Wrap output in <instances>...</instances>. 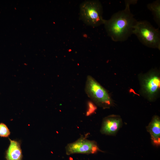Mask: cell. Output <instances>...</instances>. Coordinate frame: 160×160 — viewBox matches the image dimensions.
I'll return each instance as SVG.
<instances>
[{"instance_id":"cell-1","label":"cell","mask_w":160,"mask_h":160,"mask_svg":"<svg viewBox=\"0 0 160 160\" xmlns=\"http://www.w3.org/2000/svg\"><path fill=\"white\" fill-rule=\"evenodd\" d=\"M137 0H126L125 7L114 14L108 20H104L103 24L108 36L115 42L126 41L133 34L137 20L131 12L130 6Z\"/></svg>"},{"instance_id":"cell-2","label":"cell","mask_w":160,"mask_h":160,"mask_svg":"<svg viewBox=\"0 0 160 160\" xmlns=\"http://www.w3.org/2000/svg\"><path fill=\"white\" fill-rule=\"evenodd\" d=\"M132 34L139 41L147 47L160 49V32L146 20L137 21Z\"/></svg>"},{"instance_id":"cell-3","label":"cell","mask_w":160,"mask_h":160,"mask_svg":"<svg viewBox=\"0 0 160 160\" xmlns=\"http://www.w3.org/2000/svg\"><path fill=\"white\" fill-rule=\"evenodd\" d=\"M140 93L150 101H153L159 96L160 91V74L156 68L139 75Z\"/></svg>"},{"instance_id":"cell-4","label":"cell","mask_w":160,"mask_h":160,"mask_svg":"<svg viewBox=\"0 0 160 160\" xmlns=\"http://www.w3.org/2000/svg\"><path fill=\"white\" fill-rule=\"evenodd\" d=\"M85 91L88 97L98 106L106 108L113 105V100L107 90L91 76L87 77Z\"/></svg>"},{"instance_id":"cell-5","label":"cell","mask_w":160,"mask_h":160,"mask_svg":"<svg viewBox=\"0 0 160 160\" xmlns=\"http://www.w3.org/2000/svg\"><path fill=\"white\" fill-rule=\"evenodd\" d=\"M103 11L102 4L98 1H85L80 6V17L87 25L97 27L103 24Z\"/></svg>"},{"instance_id":"cell-6","label":"cell","mask_w":160,"mask_h":160,"mask_svg":"<svg viewBox=\"0 0 160 160\" xmlns=\"http://www.w3.org/2000/svg\"><path fill=\"white\" fill-rule=\"evenodd\" d=\"M66 153L70 155L77 153H93L99 151L97 143L82 136L75 142L68 144Z\"/></svg>"},{"instance_id":"cell-7","label":"cell","mask_w":160,"mask_h":160,"mask_svg":"<svg viewBox=\"0 0 160 160\" xmlns=\"http://www.w3.org/2000/svg\"><path fill=\"white\" fill-rule=\"evenodd\" d=\"M121 118L119 115H111L104 118L101 129L102 133L112 135L116 134L122 125Z\"/></svg>"},{"instance_id":"cell-8","label":"cell","mask_w":160,"mask_h":160,"mask_svg":"<svg viewBox=\"0 0 160 160\" xmlns=\"http://www.w3.org/2000/svg\"><path fill=\"white\" fill-rule=\"evenodd\" d=\"M153 144L159 146L160 144V119L158 116H154L147 127Z\"/></svg>"},{"instance_id":"cell-9","label":"cell","mask_w":160,"mask_h":160,"mask_svg":"<svg viewBox=\"0 0 160 160\" xmlns=\"http://www.w3.org/2000/svg\"><path fill=\"white\" fill-rule=\"evenodd\" d=\"M10 144L7 151V160H22V155L20 144L10 140Z\"/></svg>"},{"instance_id":"cell-10","label":"cell","mask_w":160,"mask_h":160,"mask_svg":"<svg viewBox=\"0 0 160 160\" xmlns=\"http://www.w3.org/2000/svg\"><path fill=\"white\" fill-rule=\"evenodd\" d=\"M148 9L153 15L154 21L159 27H160V1L156 0L147 5Z\"/></svg>"},{"instance_id":"cell-11","label":"cell","mask_w":160,"mask_h":160,"mask_svg":"<svg viewBox=\"0 0 160 160\" xmlns=\"http://www.w3.org/2000/svg\"><path fill=\"white\" fill-rule=\"evenodd\" d=\"M10 134V132L7 126L3 123H0V136L8 137Z\"/></svg>"},{"instance_id":"cell-12","label":"cell","mask_w":160,"mask_h":160,"mask_svg":"<svg viewBox=\"0 0 160 160\" xmlns=\"http://www.w3.org/2000/svg\"><path fill=\"white\" fill-rule=\"evenodd\" d=\"M88 109L87 112V115L88 116L93 113L96 109V108L91 102L88 103Z\"/></svg>"}]
</instances>
